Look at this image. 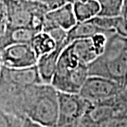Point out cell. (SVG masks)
<instances>
[{
  "label": "cell",
  "mask_w": 127,
  "mask_h": 127,
  "mask_svg": "<svg viewBox=\"0 0 127 127\" xmlns=\"http://www.w3.org/2000/svg\"><path fill=\"white\" fill-rule=\"evenodd\" d=\"M19 113L45 126L57 127L59 92L46 83L27 88L20 98Z\"/></svg>",
  "instance_id": "1"
},
{
  "label": "cell",
  "mask_w": 127,
  "mask_h": 127,
  "mask_svg": "<svg viewBox=\"0 0 127 127\" xmlns=\"http://www.w3.org/2000/svg\"><path fill=\"white\" fill-rule=\"evenodd\" d=\"M88 66L89 76L110 78L125 89L127 80V38L116 32L108 35L103 53Z\"/></svg>",
  "instance_id": "2"
},
{
  "label": "cell",
  "mask_w": 127,
  "mask_h": 127,
  "mask_svg": "<svg viewBox=\"0 0 127 127\" xmlns=\"http://www.w3.org/2000/svg\"><path fill=\"white\" fill-rule=\"evenodd\" d=\"M88 76V66L78 59L68 45L59 58L50 84L59 92L79 93Z\"/></svg>",
  "instance_id": "3"
},
{
  "label": "cell",
  "mask_w": 127,
  "mask_h": 127,
  "mask_svg": "<svg viewBox=\"0 0 127 127\" xmlns=\"http://www.w3.org/2000/svg\"><path fill=\"white\" fill-rule=\"evenodd\" d=\"M7 7L9 27H29L42 32L45 16L49 8L33 0H2Z\"/></svg>",
  "instance_id": "4"
},
{
  "label": "cell",
  "mask_w": 127,
  "mask_h": 127,
  "mask_svg": "<svg viewBox=\"0 0 127 127\" xmlns=\"http://www.w3.org/2000/svg\"><path fill=\"white\" fill-rule=\"evenodd\" d=\"M59 92V91H58ZM93 106L79 93L59 92V120L57 127H77Z\"/></svg>",
  "instance_id": "5"
},
{
  "label": "cell",
  "mask_w": 127,
  "mask_h": 127,
  "mask_svg": "<svg viewBox=\"0 0 127 127\" xmlns=\"http://www.w3.org/2000/svg\"><path fill=\"white\" fill-rule=\"evenodd\" d=\"M124 92V88L115 81L101 76H88L81 88L79 95L93 104L112 100Z\"/></svg>",
  "instance_id": "6"
},
{
  "label": "cell",
  "mask_w": 127,
  "mask_h": 127,
  "mask_svg": "<svg viewBox=\"0 0 127 127\" xmlns=\"http://www.w3.org/2000/svg\"><path fill=\"white\" fill-rule=\"evenodd\" d=\"M2 65L11 68L36 65L38 57L30 44H14L0 50Z\"/></svg>",
  "instance_id": "7"
},
{
  "label": "cell",
  "mask_w": 127,
  "mask_h": 127,
  "mask_svg": "<svg viewBox=\"0 0 127 127\" xmlns=\"http://www.w3.org/2000/svg\"><path fill=\"white\" fill-rule=\"evenodd\" d=\"M77 22L73 11V2H69L59 7L50 10L45 14L42 32H46L54 27H60L68 32L77 23Z\"/></svg>",
  "instance_id": "8"
},
{
  "label": "cell",
  "mask_w": 127,
  "mask_h": 127,
  "mask_svg": "<svg viewBox=\"0 0 127 127\" xmlns=\"http://www.w3.org/2000/svg\"><path fill=\"white\" fill-rule=\"evenodd\" d=\"M0 77L22 88L43 83L37 65L21 68H11L2 65Z\"/></svg>",
  "instance_id": "9"
},
{
  "label": "cell",
  "mask_w": 127,
  "mask_h": 127,
  "mask_svg": "<svg viewBox=\"0 0 127 127\" xmlns=\"http://www.w3.org/2000/svg\"><path fill=\"white\" fill-rule=\"evenodd\" d=\"M68 45L60 44L51 52L40 56L37 61V68L43 83L50 84L55 74L59 58L64 49Z\"/></svg>",
  "instance_id": "10"
},
{
  "label": "cell",
  "mask_w": 127,
  "mask_h": 127,
  "mask_svg": "<svg viewBox=\"0 0 127 127\" xmlns=\"http://www.w3.org/2000/svg\"><path fill=\"white\" fill-rule=\"evenodd\" d=\"M35 31L29 27H7L4 34L0 37V50L14 44H31Z\"/></svg>",
  "instance_id": "11"
},
{
  "label": "cell",
  "mask_w": 127,
  "mask_h": 127,
  "mask_svg": "<svg viewBox=\"0 0 127 127\" xmlns=\"http://www.w3.org/2000/svg\"><path fill=\"white\" fill-rule=\"evenodd\" d=\"M113 31L106 30L97 26L91 20L84 22H77L74 26L72 28L68 31V42L70 43L75 40L78 39H88L92 38L93 35H95L99 33H104V34H111Z\"/></svg>",
  "instance_id": "12"
},
{
  "label": "cell",
  "mask_w": 127,
  "mask_h": 127,
  "mask_svg": "<svg viewBox=\"0 0 127 127\" xmlns=\"http://www.w3.org/2000/svg\"><path fill=\"white\" fill-rule=\"evenodd\" d=\"M69 46L78 59L87 65L98 57L91 38L75 40L70 43Z\"/></svg>",
  "instance_id": "13"
},
{
  "label": "cell",
  "mask_w": 127,
  "mask_h": 127,
  "mask_svg": "<svg viewBox=\"0 0 127 127\" xmlns=\"http://www.w3.org/2000/svg\"><path fill=\"white\" fill-rule=\"evenodd\" d=\"M90 20L101 28L113 31L121 36L127 38V18L122 15L112 17L96 16Z\"/></svg>",
  "instance_id": "14"
},
{
  "label": "cell",
  "mask_w": 127,
  "mask_h": 127,
  "mask_svg": "<svg viewBox=\"0 0 127 127\" xmlns=\"http://www.w3.org/2000/svg\"><path fill=\"white\" fill-rule=\"evenodd\" d=\"M73 11L78 22H84L98 16L100 6L96 0H73Z\"/></svg>",
  "instance_id": "15"
},
{
  "label": "cell",
  "mask_w": 127,
  "mask_h": 127,
  "mask_svg": "<svg viewBox=\"0 0 127 127\" xmlns=\"http://www.w3.org/2000/svg\"><path fill=\"white\" fill-rule=\"evenodd\" d=\"M30 45L34 50L38 59L42 55L51 52L57 46L54 39L45 32L36 33Z\"/></svg>",
  "instance_id": "16"
},
{
  "label": "cell",
  "mask_w": 127,
  "mask_h": 127,
  "mask_svg": "<svg viewBox=\"0 0 127 127\" xmlns=\"http://www.w3.org/2000/svg\"><path fill=\"white\" fill-rule=\"evenodd\" d=\"M100 6V17H118L123 13V0H96Z\"/></svg>",
  "instance_id": "17"
},
{
  "label": "cell",
  "mask_w": 127,
  "mask_h": 127,
  "mask_svg": "<svg viewBox=\"0 0 127 127\" xmlns=\"http://www.w3.org/2000/svg\"><path fill=\"white\" fill-rule=\"evenodd\" d=\"M24 118L0 107V127H23Z\"/></svg>",
  "instance_id": "18"
},
{
  "label": "cell",
  "mask_w": 127,
  "mask_h": 127,
  "mask_svg": "<svg viewBox=\"0 0 127 127\" xmlns=\"http://www.w3.org/2000/svg\"><path fill=\"white\" fill-rule=\"evenodd\" d=\"M97 127H127V113L116 114Z\"/></svg>",
  "instance_id": "19"
},
{
  "label": "cell",
  "mask_w": 127,
  "mask_h": 127,
  "mask_svg": "<svg viewBox=\"0 0 127 127\" xmlns=\"http://www.w3.org/2000/svg\"><path fill=\"white\" fill-rule=\"evenodd\" d=\"M91 39H92L93 46H94L96 54L99 56L100 55L102 54L106 48V43H107V40H108V35L104 34V33H99V34L93 35Z\"/></svg>",
  "instance_id": "20"
},
{
  "label": "cell",
  "mask_w": 127,
  "mask_h": 127,
  "mask_svg": "<svg viewBox=\"0 0 127 127\" xmlns=\"http://www.w3.org/2000/svg\"><path fill=\"white\" fill-rule=\"evenodd\" d=\"M7 25H8V18H7V7L4 2L0 0V37L4 34Z\"/></svg>",
  "instance_id": "21"
},
{
  "label": "cell",
  "mask_w": 127,
  "mask_h": 127,
  "mask_svg": "<svg viewBox=\"0 0 127 127\" xmlns=\"http://www.w3.org/2000/svg\"><path fill=\"white\" fill-rule=\"evenodd\" d=\"M33 1L40 2V3L44 4L45 6H46L49 10H52L67 3V2H73V0H33Z\"/></svg>",
  "instance_id": "22"
},
{
  "label": "cell",
  "mask_w": 127,
  "mask_h": 127,
  "mask_svg": "<svg viewBox=\"0 0 127 127\" xmlns=\"http://www.w3.org/2000/svg\"><path fill=\"white\" fill-rule=\"evenodd\" d=\"M23 127H48L40 123H38L36 121L32 120L28 117H25L23 121Z\"/></svg>",
  "instance_id": "23"
},
{
  "label": "cell",
  "mask_w": 127,
  "mask_h": 127,
  "mask_svg": "<svg viewBox=\"0 0 127 127\" xmlns=\"http://www.w3.org/2000/svg\"><path fill=\"white\" fill-rule=\"evenodd\" d=\"M123 1H124V6H123V12H124L127 8V0H123Z\"/></svg>",
  "instance_id": "24"
},
{
  "label": "cell",
  "mask_w": 127,
  "mask_h": 127,
  "mask_svg": "<svg viewBox=\"0 0 127 127\" xmlns=\"http://www.w3.org/2000/svg\"><path fill=\"white\" fill-rule=\"evenodd\" d=\"M123 93H124V95L127 97V80H126V87H125V89H124Z\"/></svg>",
  "instance_id": "25"
},
{
  "label": "cell",
  "mask_w": 127,
  "mask_h": 127,
  "mask_svg": "<svg viewBox=\"0 0 127 127\" xmlns=\"http://www.w3.org/2000/svg\"><path fill=\"white\" fill-rule=\"evenodd\" d=\"M122 16H124V17H126V18H127V8L125 10V11L123 12V14H122Z\"/></svg>",
  "instance_id": "26"
},
{
  "label": "cell",
  "mask_w": 127,
  "mask_h": 127,
  "mask_svg": "<svg viewBox=\"0 0 127 127\" xmlns=\"http://www.w3.org/2000/svg\"><path fill=\"white\" fill-rule=\"evenodd\" d=\"M1 68H2V63H1V55H0V73H1Z\"/></svg>",
  "instance_id": "27"
},
{
  "label": "cell",
  "mask_w": 127,
  "mask_h": 127,
  "mask_svg": "<svg viewBox=\"0 0 127 127\" xmlns=\"http://www.w3.org/2000/svg\"><path fill=\"white\" fill-rule=\"evenodd\" d=\"M77 127H78V126H77Z\"/></svg>",
  "instance_id": "28"
}]
</instances>
